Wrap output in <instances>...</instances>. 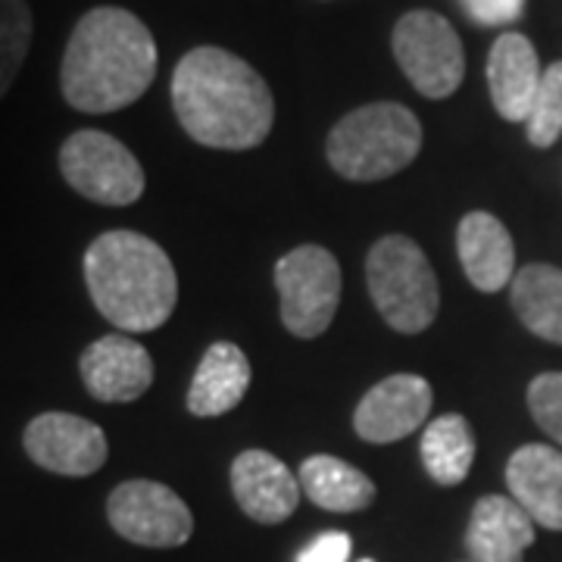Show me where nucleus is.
<instances>
[{
    "instance_id": "nucleus-1",
    "label": "nucleus",
    "mask_w": 562,
    "mask_h": 562,
    "mask_svg": "<svg viewBox=\"0 0 562 562\" xmlns=\"http://www.w3.org/2000/svg\"><path fill=\"white\" fill-rule=\"evenodd\" d=\"M169 91L179 125L203 147L250 150L272 132L276 98L260 72L232 50H188L172 72Z\"/></svg>"
},
{
    "instance_id": "nucleus-2",
    "label": "nucleus",
    "mask_w": 562,
    "mask_h": 562,
    "mask_svg": "<svg viewBox=\"0 0 562 562\" xmlns=\"http://www.w3.org/2000/svg\"><path fill=\"white\" fill-rule=\"evenodd\" d=\"M157 79V41L125 7L88 10L66 41L63 101L88 116L125 110Z\"/></svg>"
},
{
    "instance_id": "nucleus-3",
    "label": "nucleus",
    "mask_w": 562,
    "mask_h": 562,
    "mask_svg": "<svg viewBox=\"0 0 562 562\" xmlns=\"http://www.w3.org/2000/svg\"><path fill=\"white\" fill-rule=\"evenodd\" d=\"M85 284L122 335L157 331L179 303V276L160 244L132 228L103 232L85 250Z\"/></svg>"
},
{
    "instance_id": "nucleus-4",
    "label": "nucleus",
    "mask_w": 562,
    "mask_h": 562,
    "mask_svg": "<svg viewBox=\"0 0 562 562\" xmlns=\"http://www.w3.org/2000/svg\"><path fill=\"white\" fill-rule=\"evenodd\" d=\"M422 150L419 116L394 101L357 106L328 132L325 157L347 181H384L403 172Z\"/></svg>"
},
{
    "instance_id": "nucleus-5",
    "label": "nucleus",
    "mask_w": 562,
    "mask_h": 562,
    "mask_svg": "<svg viewBox=\"0 0 562 562\" xmlns=\"http://www.w3.org/2000/svg\"><path fill=\"white\" fill-rule=\"evenodd\" d=\"M369 297L394 331L419 335L438 319L441 288L419 244L406 235H384L366 257Z\"/></svg>"
},
{
    "instance_id": "nucleus-6",
    "label": "nucleus",
    "mask_w": 562,
    "mask_h": 562,
    "mask_svg": "<svg viewBox=\"0 0 562 562\" xmlns=\"http://www.w3.org/2000/svg\"><path fill=\"white\" fill-rule=\"evenodd\" d=\"M276 288L284 328L313 341L335 322L341 303V266L319 244H301L276 262Z\"/></svg>"
},
{
    "instance_id": "nucleus-7",
    "label": "nucleus",
    "mask_w": 562,
    "mask_h": 562,
    "mask_svg": "<svg viewBox=\"0 0 562 562\" xmlns=\"http://www.w3.org/2000/svg\"><path fill=\"white\" fill-rule=\"evenodd\" d=\"M394 60L428 101H443L465 79V50L457 29L435 10H409L394 25Z\"/></svg>"
},
{
    "instance_id": "nucleus-8",
    "label": "nucleus",
    "mask_w": 562,
    "mask_h": 562,
    "mask_svg": "<svg viewBox=\"0 0 562 562\" xmlns=\"http://www.w3.org/2000/svg\"><path fill=\"white\" fill-rule=\"evenodd\" d=\"M60 172L66 184L85 201L101 206H128L144 194V166L120 138L79 128L60 147Z\"/></svg>"
},
{
    "instance_id": "nucleus-9",
    "label": "nucleus",
    "mask_w": 562,
    "mask_h": 562,
    "mask_svg": "<svg viewBox=\"0 0 562 562\" xmlns=\"http://www.w3.org/2000/svg\"><path fill=\"white\" fill-rule=\"evenodd\" d=\"M113 531L138 547H181L194 535V516L172 487L150 479L122 482L106 497Z\"/></svg>"
},
{
    "instance_id": "nucleus-10",
    "label": "nucleus",
    "mask_w": 562,
    "mask_h": 562,
    "mask_svg": "<svg viewBox=\"0 0 562 562\" xmlns=\"http://www.w3.org/2000/svg\"><path fill=\"white\" fill-rule=\"evenodd\" d=\"M22 447L29 460L44 472L66 479H88L101 472L110 457V443L98 422L76 413H41L25 425Z\"/></svg>"
},
{
    "instance_id": "nucleus-11",
    "label": "nucleus",
    "mask_w": 562,
    "mask_h": 562,
    "mask_svg": "<svg viewBox=\"0 0 562 562\" xmlns=\"http://www.w3.org/2000/svg\"><path fill=\"white\" fill-rule=\"evenodd\" d=\"M431 406H435V391L428 379L413 372H397L369 387V394L353 413V428L369 443L403 441L428 422Z\"/></svg>"
},
{
    "instance_id": "nucleus-12",
    "label": "nucleus",
    "mask_w": 562,
    "mask_h": 562,
    "mask_svg": "<svg viewBox=\"0 0 562 562\" xmlns=\"http://www.w3.org/2000/svg\"><path fill=\"white\" fill-rule=\"evenodd\" d=\"M79 372L94 401L132 403L154 384V357L135 338L113 331L81 350Z\"/></svg>"
},
{
    "instance_id": "nucleus-13",
    "label": "nucleus",
    "mask_w": 562,
    "mask_h": 562,
    "mask_svg": "<svg viewBox=\"0 0 562 562\" xmlns=\"http://www.w3.org/2000/svg\"><path fill=\"white\" fill-rule=\"evenodd\" d=\"M232 491L244 516L260 525L291 519L301 503V479H294V472L269 450L238 453L232 462Z\"/></svg>"
},
{
    "instance_id": "nucleus-14",
    "label": "nucleus",
    "mask_w": 562,
    "mask_h": 562,
    "mask_svg": "<svg viewBox=\"0 0 562 562\" xmlns=\"http://www.w3.org/2000/svg\"><path fill=\"white\" fill-rule=\"evenodd\" d=\"M509 497L535 525L562 531V453L553 443H525L506 462Z\"/></svg>"
},
{
    "instance_id": "nucleus-15",
    "label": "nucleus",
    "mask_w": 562,
    "mask_h": 562,
    "mask_svg": "<svg viewBox=\"0 0 562 562\" xmlns=\"http://www.w3.org/2000/svg\"><path fill=\"white\" fill-rule=\"evenodd\" d=\"M457 250L465 279L484 294H497L516 279V244L497 216L472 210L460 220Z\"/></svg>"
},
{
    "instance_id": "nucleus-16",
    "label": "nucleus",
    "mask_w": 562,
    "mask_h": 562,
    "mask_svg": "<svg viewBox=\"0 0 562 562\" xmlns=\"http://www.w3.org/2000/svg\"><path fill=\"white\" fill-rule=\"evenodd\" d=\"M541 60L522 32H503L487 54V88L506 122H525L541 85Z\"/></svg>"
},
{
    "instance_id": "nucleus-17",
    "label": "nucleus",
    "mask_w": 562,
    "mask_h": 562,
    "mask_svg": "<svg viewBox=\"0 0 562 562\" xmlns=\"http://www.w3.org/2000/svg\"><path fill=\"white\" fill-rule=\"evenodd\" d=\"M531 543L535 519L513 497L487 494L472 506L465 528V550L472 562H522Z\"/></svg>"
},
{
    "instance_id": "nucleus-18",
    "label": "nucleus",
    "mask_w": 562,
    "mask_h": 562,
    "mask_svg": "<svg viewBox=\"0 0 562 562\" xmlns=\"http://www.w3.org/2000/svg\"><path fill=\"white\" fill-rule=\"evenodd\" d=\"M250 387V362L238 344L216 341L206 347L188 387V413L213 419L232 413Z\"/></svg>"
},
{
    "instance_id": "nucleus-19",
    "label": "nucleus",
    "mask_w": 562,
    "mask_h": 562,
    "mask_svg": "<svg viewBox=\"0 0 562 562\" xmlns=\"http://www.w3.org/2000/svg\"><path fill=\"white\" fill-rule=\"evenodd\" d=\"M509 303L531 335L562 347V269L531 262L509 284Z\"/></svg>"
},
{
    "instance_id": "nucleus-20",
    "label": "nucleus",
    "mask_w": 562,
    "mask_h": 562,
    "mask_svg": "<svg viewBox=\"0 0 562 562\" xmlns=\"http://www.w3.org/2000/svg\"><path fill=\"white\" fill-rule=\"evenodd\" d=\"M301 487L310 503H316L328 513H360L375 501L372 479L357 465L328 457V453H316L303 460Z\"/></svg>"
},
{
    "instance_id": "nucleus-21",
    "label": "nucleus",
    "mask_w": 562,
    "mask_h": 562,
    "mask_svg": "<svg viewBox=\"0 0 562 562\" xmlns=\"http://www.w3.org/2000/svg\"><path fill=\"white\" fill-rule=\"evenodd\" d=\"M422 465L443 487H453L469 479L475 462V435L472 425L460 413H447L422 428Z\"/></svg>"
},
{
    "instance_id": "nucleus-22",
    "label": "nucleus",
    "mask_w": 562,
    "mask_h": 562,
    "mask_svg": "<svg viewBox=\"0 0 562 562\" xmlns=\"http://www.w3.org/2000/svg\"><path fill=\"white\" fill-rule=\"evenodd\" d=\"M35 35V20L29 0H0V101L20 79L29 47Z\"/></svg>"
},
{
    "instance_id": "nucleus-23",
    "label": "nucleus",
    "mask_w": 562,
    "mask_h": 562,
    "mask_svg": "<svg viewBox=\"0 0 562 562\" xmlns=\"http://www.w3.org/2000/svg\"><path fill=\"white\" fill-rule=\"evenodd\" d=\"M525 132L528 140L541 150L553 147L562 138V60L543 69L531 113L525 120Z\"/></svg>"
},
{
    "instance_id": "nucleus-24",
    "label": "nucleus",
    "mask_w": 562,
    "mask_h": 562,
    "mask_svg": "<svg viewBox=\"0 0 562 562\" xmlns=\"http://www.w3.org/2000/svg\"><path fill=\"white\" fill-rule=\"evenodd\" d=\"M528 413L543 435L562 447V372H541L528 384Z\"/></svg>"
},
{
    "instance_id": "nucleus-25",
    "label": "nucleus",
    "mask_w": 562,
    "mask_h": 562,
    "mask_svg": "<svg viewBox=\"0 0 562 562\" xmlns=\"http://www.w3.org/2000/svg\"><path fill=\"white\" fill-rule=\"evenodd\" d=\"M465 16L479 25H513L525 13V0H460Z\"/></svg>"
},
{
    "instance_id": "nucleus-26",
    "label": "nucleus",
    "mask_w": 562,
    "mask_h": 562,
    "mask_svg": "<svg viewBox=\"0 0 562 562\" xmlns=\"http://www.w3.org/2000/svg\"><path fill=\"white\" fill-rule=\"evenodd\" d=\"M350 547H353L350 535H344V531H325V535H319L316 541L303 550L297 562H347Z\"/></svg>"
},
{
    "instance_id": "nucleus-27",
    "label": "nucleus",
    "mask_w": 562,
    "mask_h": 562,
    "mask_svg": "<svg viewBox=\"0 0 562 562\" xmlns=\"http://www.w3.org/2000/svg\"><path fill=\"white\" fill-rule=\"evenodd\" d=\"M360 562H375V560H360Z\"/></svg>"
}]
</instances>
